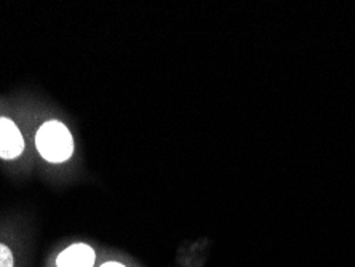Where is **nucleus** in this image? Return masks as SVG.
<instances>
[{
	"label": "nucleus",
	"mask_w": 355,
	"mask_h": 267,
	"mask_svg": "<svg viewBox=\"0 0 355 267\" xmlns=\"http://www.w3.org/2000/svg\"><path fill=\"white\" fill-rule=\"evenodd\" d=\"M37 150L45 160L60 164L66 162L74 153V139L64 123L49 120L39 128L35 136Z\"/></svg>",
	"instance_id": "1"
},
{
	"label": "nucleus",
	"mask_w": 355,
	"mask_h": 267,
	"mask_svg": "<svg viewBox=\"0 0 355 267\" xmlns=\"http://www.w3.org/2000/svg\"><path fill=\"white\" fill-rule=\"evenodd\" d=\"M101 267H125V266L119 264V263H106V264H103Z\"/></svg>",
	"instance_id": "5"
},
{
	"label": "nucleus",
	"mask_w": 355,
	"mask_h": 267,
	"mask_svg": "<svg viewBox=\"0 0 355 267\" xmlns=\"http://www.w3.org/2000/svg\"><path fill=\"white\" fill-rule=\"evenodd\" d=\"M0 267H15L12 250L3 243H0Z\"/></svg>",
	"instance_id": "4"
},
{
	"label": "nucleus",
	"mask_w": 355,
	"mask_h": 267,
	"mask_svg": "<svg viewBox=\"0 0 355 267\" xmlns=\"http://www.w3.org/2000/svg\"><path fill=\"white\" fill-rule=\"evenodd\" d=\"M23 150L24 139L17 125L13 120L0 117V159H17Z\"/></svg>",
	"instance_id": "2"
},
{
	"label": "nucleus",
	"mask_w": 355,
	"mask_h": 267,
	"mask_svg": "<svg viewBox=\"0 0 355 267\" xmlns=\"http://www.w3.org/2000/svg\"><path fill=\"white\" fill-rule=\"evenodd\" d=\"M56 264L58 267H93L95 251L85 243L72 245L58 256Z\"/></svg>",
	"instance_id": "3"
}]
</instances>
